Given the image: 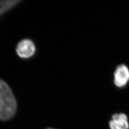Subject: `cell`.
Listing matches in <instances>:
<instances>
[{
  "label": "cell",
  "mask_w": 129,
  "mask_h": 129,
  "mask_svg": "<svg viewBox=\"0 0 129 129\" xmlns=\"http://www.w3.org/2000/svg\"><path fill=\"white\" fill-rule=\"evenodd\" d=\"M20 1H0V17L14 7L18 5Z\"/></svg>",
  "instance_id": "5"
},
{
  "label": "cell",
  "mask_w": 129,
  "mask_h": 129,
  "mask_svg": "<svg viewBox=\"0 0 129 129\" xmlns=\"http://www.w3.org/2000/svg\"><path fill=\"white\" fill-rule=\"evenodd\" d=\"M17 102L8 84L0 78V120L7 121L16 114Z\"/></svg>",
  "instance_id": "1"
},
{
  "label": "cell",
  "mask_w": 129,
  "mask_h": 129,
  "mask_svg": "<svg viewBox=\"0 0 129 129\" xmlns=\"http://www.w3.org/2000/svg\"><path fill=\"white\" fill-rule=\"evenodd\" d=\"M111 129H129L128 117L124 113H116L112 116L109 122Z\"/></svg>",
  "instance_id": "4"
},
{
  "label": "cell",
  "mask_w": 129,
  "mask_h": 129,
  "mask_svg": "<svg viewBox=\"0 0 129 129\" xmlns=\"http://www.w3.org/2000/svg\"><path fill=\"white\" fill-rule=\"evenodd\" d=\"M36 46L31 40L25 39L19 42L16 48V53L22 58H29L33 56L36 52Z\"/></svg>",
  "instance_id": "2"
},
{
  "label": "cell",
  "mask_w": 129,
  "mask_h": 129,
  "mask_svg": "<svg viewBox=\"0 0 129 129\" xmlns=\"http://www.w3.org/2000/svg\"><path fill=\"white\" fill-rule=\"evenodd\" d=\"M46 129H53V128H46Z\"/></svg>",
  "instance_id": "6"
},
{
  "label": "cell",
  "mask_w": 129,
  "mask_h": 129,
  "mask_svg": "<svg viewBox=\"0 0 129 129\" xmlns=\"http://www.w3.org/2000/svg\"><path fill=\"white\" fill-rule=\"evenodd\" d=\"M129 80V69L124 64H120L116 68L114 72V82L118 87L125 86Z\"/></svg>",
  "instance_id": "3"
}]
</instances>
